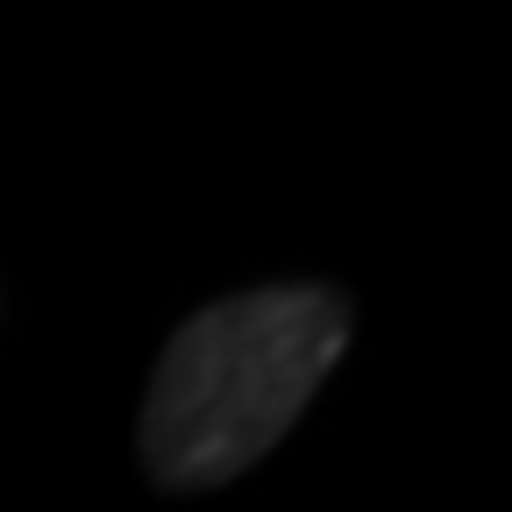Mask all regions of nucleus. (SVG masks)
I'll use <instances>...</instances> for the list:
<instances>
[{
	"label": "nucleus",
	"mask_w": 512,
	"mask_h": 512,
	"mask_svg": "<svg viewBox=\"0 0 512 512\" xmlns=\"http://www.w3.org/2000/svg\"><path fill=\"white\" fill-rule=\"evenodd\" d=\"M349 299L256 285L178 320L136 413V456L164 491H221L299 427L349 349Z\"/></svg>",
	"instance_id": "f257e3e1"
}]
</instances>
